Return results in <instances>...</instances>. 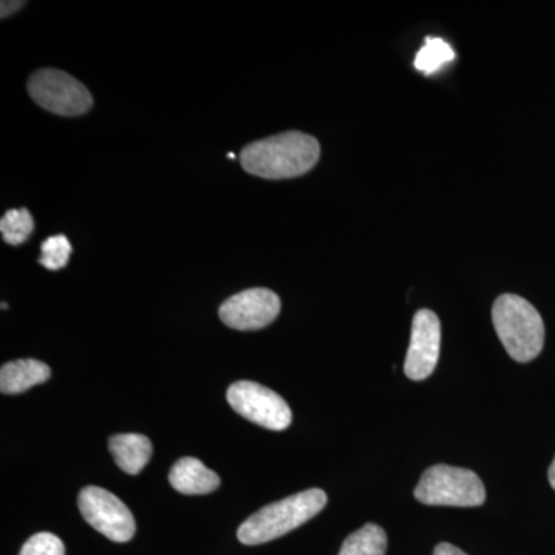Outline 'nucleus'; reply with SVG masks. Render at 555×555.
Here are the masks:
<instances>
[{
  "mask_svg": "<svg viewBox=\"0 0 555 555\" xmlns=\"http://www.w3.org/2000/svg\"><path fill=\"white\" fill-rule=\"evenodd\" d=\"M320 142L292 130L251 142L241 152V167L254 177L288 179L301 177L317 166Z\"/></svg>",
  "mask_w": 555,
  "mask_h": 555,
  "instance_id": "1",
  "label": "nucleus"
},
{
  "mask_svg": "<svg viewBox=\"0 0 555 555\" xmlns=\"http://www.w3.org/2000/svg\"><path fill=\"white\" fill-rule=\"evenodd\" d=\"M327 505V495L323 489H308L287 496L280 502L270 503L240 526L238 540L243 545L255 546L272 542L288 534L299 526L308 524Z\"/></svg>",
  "mask_w": 555,
  "mask_h": 555,
  "instance_id": "2",
  "label": "nucleus"
},
{
  "mask_svg": "<svg viewBox=\"0 0 555 555\" xmlns=\"http://www.w3.org/2000/svg\"><path fill=\"white\" fill-rule=\"evenodd\" d=\"M492 323L506 352L518 363H529L545 345V324L539 310L514 294L495 299Z\"/></svg>",
  "mask_w": 555,
  "mask_h": 555,
  "instance_id": "3",
  "label": "nucleus"
},
{
  "mask_svg": "<svg viewBox=\"0 0 555 555\" xmlns=\"http://www.w3.org/2000/svg\"><path fill=\"white\" fill-rule=\"evenodd\" d=\"M414 495L427 506L476 507L486 502L483 481L474 470L443 463L425 470Z\"/></svg>",
  "mask_w": 555,
  "mask_h": 555,
  "instance_id": "4",
  "label": "nucleus"
},
{
  "mask_svg": "<svg viewBox=\"0 0 555 555\" xmlns=\"http://www.w3.org/2000/svg\"><path fill=\"white\" fill-rule=\"evenodd\" d=\"M28 94L40 108L60 116L86 115L93 96L80 80L56 68H42L28 80Z\"/></svg>",
  "mask_w": 555,
  "mask_h": 555,
  "instance_id": "5",
  "label": "nucleus"
},
{
  "mask_svg": "<svg viewBox=\"0 0 555 555\" xmlns=\"http://www.w3.org/2000/svg\"><path fill=\"white\" fill-rule=\"evenodd\" d=\"M78 506L83 520L112 542L126 543L137 532L129 507L100 486H87L79 492Z\"/></svg>",
  "mask_w": 555,
  "mask_h": 555,
  "instance_id": "6",
  "label": "nucleus"
},
{
  "mask_svg": "<svg viewBox=\"0 0 555 555\" xmlns=\"http://www.w3.org/2000/svg\"><path fill=\"white\" fill-rule=\"evenodd\" d=\"M228 401L236 414L266 429L284 430L292 425L286 400L259 383H233L228 389Z\"/></svg>",
  "mask_w": 555,
  "mask_h": 555,
  "instance_id": "7",
  "label": "nucleus"
},
{
  "mask_svg": "<svg viewBox=\"0 0 555 555\" xmlns=\"http://www.w3.org/2000/svg\"><path fill=\"white\" fill-rule=\"evenodd\" d=\"M281 299L269 288H247L222 302L219 318L235 331H259L280 315Z\"/></svg>",
  "mask_w": 555,
  "mask_h": 555,
  "instance_id": "8",
  "label": "nucleus"
},
{
  "mask_svg": "<svg viewBox=\"0 0 555 555\" xmlns=\"http://www.w3.org/2000/svg\"><path fill=\"white\" fill-rule=\"evenodd\" d=\"M441 347V324L433 310L422 309L412 321L404 374L409 379L423 382L436 371Z\"/></svg>",
  "mask_w": 555,
  "mask_h": 555,
  "instance_id": "9",
  "label": "nucleus"
},
{
  "mask_svg": "<svg viewBox=\"0 0 555 555\" xmlns=\"http://www.w3.org/2000/svg\"><path fill=\"white\" fill-rule=\"evenodd\" d=\"M170 485L178 492L185 495H204L217 491L219 488V476L208 469L198 459L184 456L178 460L171 467L169 474Z\"/></svg>",
  "mask_w": 555,
  "mask_h": 555,
  "instance_id": "10",
  "label": "nucleus"
},
{
  "mask_svg": "<svg viewBox=\"0 0 555 555\" xmlns=\"http://www.w3.org/2000/svg\"><path fill=\"white\" fill-rule=\"evenodd\" d=\"M50 375V367L42 361L33 358L10 361L0 369V390L5 396H16L33 386L42 385Z\"/></svg>",
  "mask_w": 555,
  "mask_h": 555,
  "instance_id": "11",
  "label": "nucleus"
},
{
  "mask_svg": "<svg viewBox=\"0 0 555 555\" xmlns=\"http://www.w3.org/2000/svg\"><path fill=\"white\" fill-rule=\"evenodd\" d=\"M108 449L116 465L124 473L137 476L144 469L153 454L152 441L142 434H118L108 441Z\"/></svg>",
  "mask_w": 555,
  "mask_h": 555,
  "instance_id": "12",
  "label": "nucleus"
},
{
  "mask_svg": "<svg viewBox=\"0 0 555 555\" xmlns=\"http://www.w3.org/2000/svg\"><path fill=\"white\" fill-rule=\"evenodd\" d=\"M387 535L382 526L364 525L343 543L338 555H386Z\"/></svg>",
  "mask_w": 555,
  "mask_h": 555,
  "instance_id": "13",
  "label": "nucleus"
},
{
  "mask_svg": "<svg viewBox=\"0 0 555 555\" xmlns=\"http://www.w3.org/2000/svg\"><path fill=\"white\" fill-rule=\"evenodd\" d=\"M35 230V219H33L28 208H11L0 219V232L3 241L10 246H21L30 238Z\"/></svg>",
  "mask_w": 555,
  "mask_h": 555,
  "instance_id": "14",
  "label": "nucleus"
},
{
  "mask_svg": "<svg viewBox=\"0 0 555 555\" xmlns=\"http://www.w3.org/2000/svg\"><path fill=\"white\" fill-rule=\"evenodd\" d=\"M454 60V50H452L448 42H444L443 39L427 38L425 46L416 54L414 65L418 72L433 75L437 69L443 67L444 64Z\"/></svg>",
  "mask_w": 555,
  "mask_h": 555,
  "instance_id": "15",
  "label": "nucleus"
},
{
  "mask_svg": "<svg viewBox=\"0 0 555 555\" xmlns=\"http://www.w3.org/2000/svg\"><path fill=\"white\" fill-rule=\"evenodd\" d=\"M73 248L67 236H50L40 244L39 264L49 270H61L68 264Z\"/></svg>",
  "mask_w": 555,
  "mask_h": 555,
  "instance_id": "16",
  "label": "nucleus"
},
{
  "mask_svg": "<svg viewBox=\"0 0 555 555\" xmlns=\"http://www.w3.org/2000/svg\"><path fill=\"white\" fill-rule=\"evenodd\" d=\"M20 555H65V546L60 537L39 532L25 542Z\"/></svg>",
  "mask_w": 555,
  "mask_h": 555,
  "instance_id": "17",
  "label": "nucleus"
},
{
  "mask_svg": "<svg viewBox=\"0 0 555 555\" xmlns=\"http://www.w3.org/2000/svg\"><path fill=\"white\" fill-rule=\"evenodd\" d=\"M25 5V2H17V0H3L0 3V16L2 20L10 17L11 14L17 13Z\"/></svg>",
  "mask_w": 555,
  "mask_h": 555,
  "instance_id": "18",
  "label": "nucleus"
},
{
  "mask_svg": "<svg viewBox=\"0 0 555 555\" xmlns=\"http://www.w3.org/2000/svg\"><path fill=\"white\" fill-rule=\"evenodd\" d=\"M434 555H467L465 551L459 550V547L451 545V543H440L434 551Z\"/></svg>",
  "mask_w": 555,
  "mask_h": 555,
  "instance_id": "19",
  "label": "nucleus"
},
{
  "mask_svg": "<svg viewBox=\"0 0 555 555\" xmlns=\"http://www.w3.org/2000/svg\"><path fill=\"white\" fill-rule=\"evenodd\" d=\"M547 478H550V483L551 486H553V489L555 491V459L554 462L551 463L550 473H547Z\"/></svg>",
  "mask_w": 555,
  "mask_h": 555,
  "instance_id": "20",
  "label": "nucleus"
},
{
  "mask_svg": "<svg viewBox=\"0 0 555 555\" xmlns=\"http://www.w3.org/2000/svg\"><path fill=\"white\" fill-rule=\"evenodd\" d=\"M228 158L235 159V153H229Z\"/></svg>",
  "mask_w": 555,
  "mask_h": 555,
  "instance_id": "21",
  "label": "nucleus"
},
{
  "mask_svg": "<svg viewBox=\"0 0 555 555\" xmlns=\"http://www.w3.org/2000/svg\"><path fill=\"white\" fill-rule=\"evenodd\" d=\"M2 309H9V305H7V302H2Z\"/></svg>",
  "mask_w": 555,
  "mask_h": 555,
  "instance_id": "22",
  "label": "nucleus"
}]
</instances>
